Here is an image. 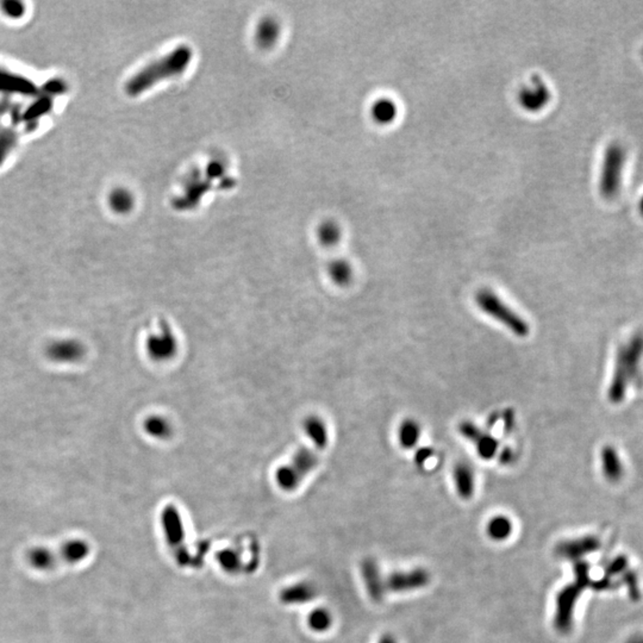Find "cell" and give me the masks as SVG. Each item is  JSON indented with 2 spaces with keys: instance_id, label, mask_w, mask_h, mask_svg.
Listing matches in <instances>:
<instances>
[{
  "instance_id": "1",
  "label": "cell",
  "mask_w": 643,
  "mask_h": 643,
  "mask_svg": "<svg viewBox=\"0 0 643 643\" xmlns=\"http://www.w3.org/2000/svg\"><path fill=\"white\" fill-rule=\"evenodd\" d=\"M192 55V49L187 46L175 48L167 55L155 62L150 63L133 75L126 83V93L136 97L141 95L142 92L150 90V87L161 80L180 74L189 66Z\"/></svg>"
},
{
  "instance_id": "2",
  "label": "cell",
  "mask_w": 643,
  "mask_h": 643,
  "mask_svg": "<svg viewBox=\"0 0 643 643\" xmlns=\"http://www.w3.org/2000/svg\"><path fill=\"white\" fill-rule=\"evenodd\" d=\"M475 305L482 314L501 326L509 330L516 338H524L529 336L530 326L526 318L522 317L517 311L504 302L498 294L490 289H480L475 296Z\"/></svg>"
},
{
  "instance_id": "3",
  "label": "cell",
  "mask_w": 643,
  "mask_h": 643,
  "mask_svg": "<svg viewBox=\"0 0 643 643\" xmlns=\"http://www.w3.org/2000/svg\"><path fill=\"white\" fill-rule=\"evenodd\" d=\"M625 162L627 152L623 145L615 142L606 147L598 181L599 193L605 199L611 200L620 194L623 185Z\"/></svg>"
},
{
  "instance_id": "4",
  "label": "cell",
  "mask_w": 643,
  "mask_h": 643,
  "mask_svg": "<svg viewBox=\"0 0 643 643\" xmlns=\"http://www.w3.org/2000/svg\"><path fill=\"white\" fill-rule=\"evenodd\" d=\"M318 461L319 458L316 451L309 448H300L294 454L291 463L280 467L275 473V480L278 482L279 487L285 491L297 489L303 479L317 467Z\"/></svg>"
},
{
  "instance_id": "5",
  "label": "cell",
  "mask_w": 643,
  "mask_h": 643,
  "mask_svg": "<svg viewBox=\"0 0 643 643\" xmlns=\"http://www.w3.org/2000/svg\"><path fill=\"white\" fill-rule=\"evenodd\" d=\"M145 348L154 361H168L178 352V340L172 328L166 319L159 322V331L150 335L147 338Z\"/></svg>"
},
{
  "instance_id": "6",
  "label": "cell",
  "mask_w": 643,
  "mask_h": 643,
  "mask_svg": "<svg viewBox=\"0 0 643 643\" xmlns=\"http://www.w3.org/2000/svg\"><path fill=\"white\" fill-rule=\"evenodd\" d=\"M552 93L548 85L540 75H533L529 83L522 87L518 93L519 105L529 112H538L548 105Z\"/></svg>"
},
{
  "instance_id": "7",
  "label": "cell",
  "mask_w": 643,
  "mask_h": 643,
  "mask_svg": "<svg viewBox=\"0 0 643 643\" xmlns=\"http://www.w3.org/2000/svg\"><path fill=\"white\" fill-rule=\"evenodd\" d=\"M430 583V574L427 569H413L405 572H395L385 581L386 590L392 592H412L425 588Z\"/></svg>"
},
{
  "instance_id": "8",
  "label": "cell",
  "mask_w": 643,
  "mask_h": 643,
  "mask_svg": "<svg viewBox=\"0 0 643 643\" xmlns=\"http://www.w3.org/2000/svg\"><path fill=\"white\" fill-rule=\"evenodd\" d=\"M361 574L365 581V586L371 599L377 603L384 599L386 585L381 577L380 569L378 567L377 562L369 557L365 559L361 564Z\"/></svg>"
},
{
  "instance_id": "9",
  "label": "cell",
  "mask_w": 643,
  "mask_h": 643,
  "mask_svg": "<svg viewBox=\"0 0 643 643\" xmlns=\"http://www.w3.org/2000/svg\"><path fill=\"white\" fill-rule=\"evenodd\" d=\"M37 87L24 75L0 68V92L8 95H32L37 93Z\"/></svg>"
},
{
  "instance_id": "10",
  "label": "cell",
  "mask_w": 643,
  "mask_h": 643,
  "mask_svg": "<svg viewBox=\"0 0 643 643\" xmlns=\"http://www.w3.org/2000/svg\"><path fill=\"white\" fill-rule=\"evenodd\" d=\"M453 482L459 497L465 501L471 499L475 492V473L468 463L460 461L453 468Z\"/></svg>"
},
{
  "instance_id": "11",
  "label": "cell",
  "mask_w": 643,
  "mask_h": 643,
  "mask_svg": "<svg viewBox=\"0 0 643 643\" xmlns=\"http://www.w3.org/2000/svg\"><path fill=\"white\" fill-rule=\"evenodd\" d=\"M48 355L58 362H74L84 355L83 345L73 340L58 341L49 347Z\"/></svg>"
},
{
  "instance_id": "12",
  "label": "cell",
  "mask_w": 643,
  "mask_h": 643,
  "mask_svg": "<svg viewBox=\"0 0 643 643\" xmlns=\"http://www.w3.org/2000/svg\"><path fill=\"white\" fill-rule=\"evenodd\" d=\"M27 561L36 571L48 572L58 564V555L51 548L44 545H36L27 553Z\"/></svg>"
},
{
  "instance_id": "13",
  "label": "cell",
  "mask_w": 643,
  "mask_h": 643,
  "mask_svg": "<svg viewBox=\"0 0 643 643\" xmlns=\"http://www.w3.org/2000/svg\"><path fill=\"white\" fill-rule=\"evenodd\" d=\"M422 437V427L415 418H405L397 429V439L403 449L416 447Z\"/></svg>"
},
{
  "instance_id": "14",
  "label": "cell",
  "mask_w": 643,
  "mask_h": 643,
  "mask_svg": "<svg viewBox=\"0 0 643 643\" xmlns=\"http://www.w3.org/2000/svg\"><path fill=\"white\" fill-rule=\"evenodd\" d=\"M304 432L307 437L312 441L314 447L317 449H324L329 442V432L326 422L321 417L309 416L303 424Z\"/></svg>"
},
{
  "instance_id": "15",
  "label": "cell",
  "mask_w": 643,
  "mask_h": 643,
  "mask_svg": "<svg viewBox=\"0 0 643 643\" xmlns=\"http://www.w3.org/2000/svg\"><path fill=\"white\" fill-rule=\"evenodd\" d=\"M90 552L88 542L85 541L83 538H69L66 542H63L62 547H61V557L72 565L80 564L86 560L90 555Z\"/></svg>"
},
{
  "instance_id": "16",
  "label": "cell",
  "mask_w": 643,
  "mask_h": 643,
  "mask_svg": "<svg viewBox=\"0 0 643 643\" xmlns=\"http://www.w3.org/2000/svg\"><path fill=\"white\" fill-rule=\"evenodd\" d=\"M371 114L376 122L383 126H387L390 123H392L398 116V106L392 99L386 98V97L379 98L373 102Z\"/></svg>"
},
{
  "instance_id": "17",
  "label": "cell",
  "mask_w": 643,
  "mask_h": 643,
  "mask_svg": "<svg viewBox=\"0 0 643 643\" xmlns=\"http://www.w3.org/2000/svg\"><path fill=\"white\" fill-rule=\"evenodd\" d=\"M512 530H514V526H512L510 518L503 516V515L494 516L487 523V535L493 541L501 542L508 540L510 538Z\"/></svg>"
},
{
  "instance_id": "18",
  "label": "cell",
  "mask_w": 643,
  "mask_h": 643,
  "mask_svg": "<svg viewBox=\"0 0 643 643\" xmlns=\"http://www.w3.org/2000/svg\"><path fill=\"white\" fill-rule=\"evenodd\" d=\"M143 427H145V432L150 437L157 439H168L173 432L171 422L166 417L160 416V415H153V416L148 417L145 420Z\"/></svg>"
},
{
  "instance_id": "19",
  "label": "cell",
  "mask_w": 643,
  "mask_h": 643,
  "mask_svg": "<svg viewBox=\"0 0 643 643\" xmlns=\"http://www.w3.org/2000/svg\"><path fill=\"white\" fill-rule=\"evenodd\" d=\"M328 272H329L330 279L340 286L348 285L353 279V267L347 260H335L330 263Z\"/></svg>"
},
{
  "instance_id": "20",
  "label": "cell",
  "mask_w": 643,
  "mask_h": 643,
  "mask_svg": "<svg viewBox=\"0 0 643 643\" xmlns=\"http://www.w3.org/2000/svg\"><path fill=\"white\" fill-rule=\"evenodd\" d=\"M473 444L475 446V451H477L482 459H493L494 456L498 453V439H496L494 436L487 434V432H482L480 437Z\"/></svg>"
},
{
  "instance_id": "21",
  "label": "cell",
  "mask_w": 643,
  "mask_h": 643,
  "mask_svg": "<svg viewBox=\"0 0 643 643\" xmlns=\"http://www.w3.org/2000/svg\"><path fill=\"white\" fill-rule=\"evenodd\" d=\"M109 204L116 213H128L133 208V198L126 189H116L109 196Z\"/></svg>"
},
{
  "instance_id": "22",
  "label": "cell",
  "mask_w": 643,
  "mask_h": 643,
  "mask_svg": "<svg viewBox=\"0 0 643 643\" xmlns=\"http://www.w3.org/2000/svg\"><path fill=\"white\" fill-rule=\"evenodd\" d=\"M279 27L275 20L268 18L261 22L256 32V39L261 47H270L278 39Z\"/></svg>"
},
{
  "instance_id": "23",
  "label": "cell",
  "mask_w": 643,
  "mask_h": 643,
  "mask_svg": "<svg viewBox=\"0 0 643 643\" xmlns=\"http://www.w3.org/2000/svg\"><path fill=\"white\" fill-rule=\"evenodd\" d=\"M318 237H319V241H321V244L323 246L331 247V246L338 244L340 237H341V230H340V227L335 222L328 220V222H324V223L322 224L319 229H318Z\"/></svg>"
},
{
  "instance_id": "24",
  "label": "cell",
  "mask_w": 643,
  "mask_h": 643,
  "mask_svg": "<svg viewBox=\"0 0 643 643\" xmlns=\"http://www.w3.org/2000/svg\"><path fill=\"white\" fill-rule=\"evenodd\" d=\"M333 624V617L326 609H316L309 616V625L314 632H326Z\"/></svg>"
},
{
  "instance_id": "25",
  "label": "cell",
  "mask_w": 643,
  "mask_h": 643,
  "mask_svg": "<svg viewBox=\"0 0 643 643\" xmlns=\"http://www.w3.org/2000/svg\"><path fill=\"white\" fill-rule=\"evenodd\" d=\"M17 145V133L12 129L0 130V166L8 160Z\"/></svg>"
},
{
  "instance_id": "26",
  "label": "cell",
  "mask_w": 643,
  "mask_h": 643,
  "mask_svg": "<svg viewBox=\"0 0 643 643\" xmlns=\"http://www.w3.org/2000/svg\"><path fill=\"white\" fill-rule=\"evenodd\" d=\"M51 105H53L51 99L47 95H44V98H39L35 104H32V106H30L28 110L25 111L24 118H27L29 121H35V119L42 117L46 112L51 110Z\"/></svg>"
},
{
  "instance_id": "27",
  "label": "cell",
  "mask_w": 643,
  "mask_h": 643,
  "mask_svg": "<svg viewBox=\"0 0 643 643\" xmlns=\"http://www.w3.org/2000/svg\"><path fill=\"white\" fill-rule=\"evenodd\" d=\"M0 8H1V12H3L8 18H10V20H20V18H23V17L25 16V13H27L25 4L22 3V1H16V0H8V1H4V3H1Z\"/></svg>"
},
{
  "instance_id": "28",
  "label": "cell",
  "mask_w": 643,
  "mask_h": 643,
  "mask_svg": "<svg viewBox=\"0 0 643 643\" xmlns=\"http://www.w3.org/2000/svg\"><path fill=\"white\" fill-rule=\"evenodd\" d=\"M459 430L461 432V435L468 441H471L472 444H475V441L484 432L478 425H475L473 422H470V420H466V422H463V423L460 424Z\"/></svg>"
},
{
  "instance_id": "29",
  "label": "cell",
  "mask_w": 643,
  "mask_h": 643,
  "mask_svg": "<svg viewBox=\"0 0 643 643\" xmlns=\"http://www.w3.org/2000/svg\"><path fill=\"white\" fill-rule=\"evenodd\" d=\"M44 90L46 91V95L47 97L51 98V95H61L66 90V85L63 83L62 80L60 79H56V80H51L49 83L46 84L44 86Z\"/></svg>"
},
{
  "instance_id": "30",
  "label": "cell",
  "mask_w": 643,
  "mask_h": 643,
  "mask_svg": "<svg viewBox=\"0 0 643 643\" xmlns=\"http://www.w3.org/2000/svg\"><path fill=\"white\" fill-rule=\"evenodd\" d=\"M432 454H434V451H432V449H420V451H417V465H418V466H424L427 461L432 460Z\"/></svg>"
},
{
  "instance_id": "31",
  "label": "cell",
  "mask_w": 643,
  "mask_h": 643,
  "mask_svg": "<svg viewBox=\"0 0 643 643\" xmlns=\"http://www.w3.org/2000/svg\"><path fill=\"white\" fill-rule=\"evenodd\" d=\"M378 643H397V639L391 634H385V635L381 636Z\"/></svg>"
},
{
  "instance_id": "32",
  "label": "cell",
  "mask_w": 643,
  "mask_h": 643,
  "mask_svg": "<svg viewBox=\"0 0 643 643\" xmlns=\"http://www.w3.org/2000/svg\"><path fill=\"white\" fill-rule=\"evenodd\" d=\"M639 212H641V215H642L643 216V196H642V198H641V200H639Z\"/></svg>"
},
{
  "instance_id": "33",
  "label": "cell",
  "mask_w": 643,
  "mask_h": 643,
  "mask_svg": "<svg viewBox=\"0 0 643 643\" xmlns=\"http://www.w3.org/2000/svg\"><path fill=\"white\" fill-rule=\"evenodd\" d=\"M642 56H643V51H642Z\"/></svg>"
}]
</instances>
